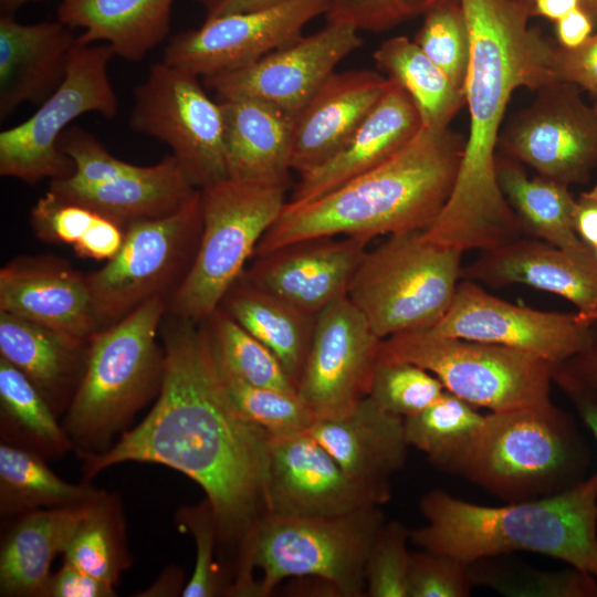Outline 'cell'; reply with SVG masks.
<instances>
[{"label": "cell", "instance_id": "obj_1", "mask_svg": "<svg viewBox=\"0 0 597 597\" xmlns=\"http://www.w3.org/2000/svg\"><path fill=\"white\" fill-rule=\"evenodd\" d=\"M179 320L165 333L164 375L155 406L106 451L78 453L82 470L85 480L128 461L177 470L205 491L219 541L239 546L265 513L269 433L229 401L205 328Z\"/></svg>", "mask_w": 597, "mask_h": 597}, {"label": "cell", "instance_id": "obj_2", "mask_svg": "<svg viewBox=\"0 0 597 597\" xmlns=\"http://www.w3.org/2000/svg\"><path fill=\"white\" fill-rule=\"evenodd\" d=\"M460 2L470 35L464 84L469 133L451 195L423 237L464 253L526 235L499 186L496 148L514 92H536L556 78L555 45L530 25L533 0Z\"/></svg>", "mask_w": 597, "mask_h": 597}, {"label": "cell", "instance_id": "obj_3", "mask_svg": "<svg viewBox=\"0 0 597 597\" xmlns=\"http://www.w3.org/2000/svg\"><path fill=\"white\" fill-rule=\"evenodd\" d=\"M465 139L449 127H422L391 157L305 203L286 201L254 255L327 235L362 238L426 230L448 201Z\"/></svg>", "mask_w": 597, "mask_h": 597}, {"label": "cell", "instance_id": "obj_4", "mask_svg": "<svg viewBox=\"0 0 597 597\" xmlns=\"http://www.w3.org/2000/svg\"><path fill=\"white\" fill-rule=\"evenodd\" d=\"M426 524L410 542L468 565L530 552L559 559L597 579V472L559 493L480 505L434 489L419 502Z\"/></svg>", "mask_w": 597, "mask_h": 597}, {"label": "cell", "instance_id": "obj_5", "mask_svg": "<svg viewBox=\"0 0 597 597\" xmlns=\"http://www.w3.org/2000/svg\"><path fill=\"white\" fill-rule=\"evenodd\" d=\"M589 463L573 417L552 400L484 415L480 427L436 467L505 502L549 496L577 484Z\"/></svg>", "mask_w": 597, "mask_h": 597}, {"label": "cell", "instance_id": "obj_6", "mask_svg": "<svg viewBox=\"0 0 597 597\" xmlns=\"http://www.w3.org/2000/svg\"><path fill=\"white\" fill-rule=\"evenodd\" d=\"M385 523L379 506L331 516L263 514L239 545L227 596L266 597L285 578L317 577L342 597L366 595L365 565Z\"/></svg>", "mask_w": 597, "mask_h": 597}, {"label": "cell", "instance_id": "obj_7", "mask_svg": "<svg viewBox=\"0 0 597 597\" xmlns=\"http://www.w3.org/2000/svg\"><path fill=\"white\" fill-rule=\"evenodd\" d=\"M154 296L88 341L83 377L62 426L77 453L106 451L156 392L165 355L156 337L167 310Z\"/></svg>", "mask_w": 597, "mask_h": 597}, {"label": "cell", "instance_id": "obj_8", "mask_svg": "<svg viewBox=\"0 0 597 597\" xmlns=\"http://www.w3.org/2000/svg\"><path fill=\"white\" fill-rule=\"evenodd\" d=\"M200 190L201 232L196 253L169 307L193 323L207 321L281 214L286 186L226 178Z\"/></svg>", "mask_w": 597, "mask_h": 597}, {"label": "cell", "instance_id": "obj_9", "mask_svg": "<svg viewBox=\"0 0 597 597\" xmlns=\"http://www.w3.org/2000/svg\"><path fill=\"white\" fill-rule=\"evenodd\" d=\"M462 255L428 241L423 230L388 235L366 251L346 296L381 339L430 329L453 301Z\"/></svg>", "mask_w": 597, "mask_h": 597}, {"label": "cell", "instance_id": "obj_10", "mask_svg": "<svg viewBox=\"0 0 597 597\" xmlns=\"http://www.w3.org/2000/svg\"><path fill=\"white\" fill-rule=\"evenodd\" d=\"M378 360L418 365L447 391L490 411L551 401L555 365L501 345L411 331L384 338Z\"/></svg>", "mask_w": 597, "mask_h": 597}, {"label": "cell", "instance_id": "obj_11", "mask_svg": "<svg viewBox=\"0 0 597 597\" xmlns=\"http://www.w3.org/2000/svg\"><path fill=\"white\" fill-rule=\"evenodd\" d=\"M115 55L107 43L76 41L57 90L28 119L0 133L1 176L34 185L73 174L74 165L60 150L59 138L83 114L116 116L118 101L107 72Z\"/></svg>", "mask_w": 597, "mask_h": 597}, {"label": "cell", "instance_id": "obj_12", "mask_svg": "<svg viewBox=\"0 0 597 597\" xmlns=\"http://www.w3.org/2000/svg\"><path fill=\"white\" fill-rule=\"evenodd\" d=\"M201 224L196 189L175 211L126 226L119 251L86 275L97 326L112 325L145 301L164 295L187 263Z\"/></svg>", "mask_w": 597, "mask_h": 597}, {"label": "cell", "instance_id": "obj_13", "mask_svg": "<svg viewBox=\"0 0 597 597\" xmlns=\"http://www.w3.org/2000/svg\"><path fill=\"white\" fill-rule=\"evenodd\" d=\"M199 77L158 62L134 90L130 128L168 145L196 189L228 176L223 118Z\"/></svg>", "mask_w": 597, "mask_h": 597}, {"label": "cell", "instance_id": "obj_14", "mask_svg": "<svg viewBox=\"0 0 597 597\" xmlns=\"http://www.w3.org/2000/svg\"><path fill=\"white\" fill-rule=\"evenodd\" d=\"M73 161L72 177L51 180L49 191L123 228L175 211L196 190L172 154L155 165L137 166L113 156L97 138H90L76 147Z\"/></svg>", "mask_w": 597, "mask_h": 597}, {"label": "cell", "instance_id": "obj_15", "mask_svg": "<svg viewBox=\"0 0 597 597\" xmlns=\"http://www.w3.org/2000/svg\"><path fill=\"white\" fill-rule=\"evenodd\" d=\"M502 129L504 154L538 176L569 186L586 182L597 167V112L579 87L554 80Z\"/></svg>", "mask_w": 597, "mask_h": 597}, {"label": "cell", "instance_id": "obj_16", "mask_svg": "<svg viewBox=\"0 0 597 597\" xmlns=\"http://www.w3.org/2000/svg\"><path fill=\"white\" fill-rule=\"evenodd\" d=\"M596 325L577 312H545L512 304L464 279L444 316L427 331L510 347L557 366L597 341Z\"/></svg>", "mask_w": 597, "mask_h": 597}, {"label": "cell", "instance_id": "obj_17", "mask_svg": "<svg viewBox=\"0 0 597 597\" xmlns=\"http://www.w3.org/2000/svg\"><path fill=\"white\" fill-rule=\"evenodd\" d=\"M381 341L347 296L316 315L296 384L315 418L343 416L368 396Z\"/></svg>", "mask_w": 597, "mask_h": 597}, {"label": "cell", "instance_id": "obj_18", "mask_svg": "<svg viewBox=\"0 0 597 597\" xmlns=\"http://www.w3.org/2000/svg\"><path fill=\"white\" fill-rule=\"evenodd\" d=\"M332 0H287L269 9L205 20L174 35L163 62L198 77L232 72L254 63L302 35Z\"/></svg>", "mask_w": 597, "mask_h": 597}, {"label": "cell", "instance_id": "obj_19", "mask_svg": "<svg viewBox=\"0 0 597 597\" xmlns=\"http://www.w3.org/2000/svg\"><path fill=\"white\" fill-rule=\"evenodd\" d=\"M362 44L354 27L327 22L252 64L202 81L218 100L255 98L295 118L336 65Z\"/></svg>", "mask_w": 597, "mask_h": 597}, {"label": "cell", "instance_id": "obj_20", "mask_svg": "<svg viewBox=\"0 0 597 597\" xmlns=\"http://www.w3.org/2000/svg\"><path fill=\"white\" fill-rule=\"evenodd\" d=\"M386 502L353 481L307 430L269 434L265 513L331 516Z\"/></svg>", "mask_w": 597, "mask_h": 597}, {"label": "cell", "instance_id": "obj_21", "mask_svg": "<svg viewBox=\"0 0 597 597\" xmlns=\"http://www.w3.org/2000/svg\"><path fill=\"white\" fill-rule=\"evenodd\" d=\"M368 243L362 238L344 235L296 241L255 256L242 275L251 284L316 316L347 295Z\"/></svg>", "mask_w": 597, "mask_h": 597}, {"label": "cell", "instance_id": "obj_22", "mask_svg": "<svg viewBox=\"0 0 597 597\" xmlns=\"http://www.w3.org/2000/svg\"><path fill=\"white\" fill-rule=\"evenodd\" d=\"M462 277L491 287L522 284L570 302L584 320L597 324V260L533 237H521L483 251Z\"/></svg>", "mask_w": 597, "mask_h": 597}, {"label": "cell", "instance_id": "obj_23", "mask_svg": "<svg viewBox=\"0 0 597 597\" xmlns=\"http://www.w3.org/2000/svg\"><path fill=\"white\" fill-rule=\"evenodd\" d=\"M390 85L371 70L333 72L294 118L292 170L302 175L339 153Z\"/></svg>", "mask_w": 597, "mask_h": 597}, {"label": "cell", "instance_id": "obj_24", "mask_svg": "<svg viewBox=\"0 0 597 597\" xmlns=\"http://www.w3.org/2000/svg\"><path fill=\"white\" fill-rule=\"evenodd\" d=\"M307 431L353 481L389 500L390 479L405 464L409 447L404 418L367 396L343 416L316 418Z\"/></svg>", "mask_w": 597, "mask_h": 597}, {"label": "cell", "instance_id": "obj_25", "mask_svg": "<svg viewBox=\"0 0 597 597\" xmlns=\"http://www.w3.org/2000/svg\"><path fill=\"white\" fill-rule=\"evenodd\" d=\"M76 38L57 19L24 24L0 17L1 121L24 103L41 105L57 90Z\"/></svg>", "mask_w": 597, "mask_h": 597}, {"label": "cell", "instance_id": "obj_26", "mask_svg": "<svg viewBox=\"0 0 597 597\" xmlns=\"http://www.w3.org/2000/svg\"><path fill=\"white\" fill-rule=\"evenodd\" d=\"M422 127L412 98L391 81L350 142L324 164L300 175L289 202L305 203L333 191L391 157Z\"/></svg>", "mask_w": 597, "mask_h": 597}, {"label": "cell", "instance_id": "obj_27", "mask_svg": "<svg viewBox=\"0 0 597 597\" xmlns=\"http://www.w3.org/2000/svg\"><path fill=\"white\" fill-rule=\"evenodd\" d=\"M0 311L84 341L98 331L86 275L55 263L2 268Z\"/></svg>", "mask_w": 597, "mask_h": 597}, {"label": "cell", "instance_id": "obj_28", "mask_svg": "<svg viewBox=\"0 0 597 597\" xmlns=\"http://www.w3.org/2000/svg\"><path fill=\"white\" fill-rule=\"evenodd\" d=\"M218 102L229 178L287 187L294 118L255 98Z\"/></svg>", "mask_w": 597, "mask_h": 597}, {"label": "cell", "instance_id": "obj_29", "mask_svg": "<svg viewBox=\"0 0 597 597\" xmlns=\"http://www.w3.org/2000/svg\"><path fill=\"white\" fill-rule=\"evenodd\" d=\"M88 341L0 311V356L23 373L56 416L83 377Z\"/></svg>", "mask_w": 597, "mask_h": 597}, {"label": "cell", "instance_id": "obj_30", "mask_svg": "<svg viewBox=\"0 0 597 597\" xmlns=\"http://www.w3.org/2000/svg\"><path fill=\"white\" fill-rule=\"evenodd\" d=\"M91 503L36 510L14 519L1 541V596L43 597L52 562L64 554Z\"/></svg>", "mask_w": 597, "mask_h": 597}, {"label": "cell", "instance_id": "obj_31", "mask_svg": "<svg viewBox=\"0 0 597 597\" xmlns=\"http://www.w3.org/2000/svg\"><path fill=\"white\" fill-rule=\"evenodd\" d=\"M176 0H64L56 19L82 29V44L103 42L124 60L137 62L158 46L170 29Z\"/></svg>", "mask_w": 597, "mask_h": 597}, {"label": "cell", "instance_id": "obj_32", "mask_svg": "<svg viewBox=\"0 0 597 597\" xmlns=\"http://www.w3.org/2000/svg\"><path fill=\"white\" fill-rule=\"evenodd\" d=\"M219 307L276 356L296 387L316 316L251 284L243 275L228 291Z\"/></svg>", "mask_w": 597, "mask_h": 597}, {"label": "cell", "instance_id": "obj_33", "mask_svg": "<svg viewBox=\"0 0 597 597\" xmlns=\"http://www.w3.org/2000/svg\"><path fill=\"white\" fill-rule=\"evenodd\" d=\"M495 168L501 191L526 235L575 253L593 251L573 228L575 199L568 186L542 176L530 178L521 163L501 153Z\"/></svg>", "mask_w": 597, "mask_h": 597}, {"label": "cell", "instance_id": "obj_34", "mask_svg": "<svg viewBox=\"0 0 597 597\" xmlns=\"http://www.w3.org/2000/svg\"><path fill=\"white\" fill-rule=\"evenodd\" d=\"M373 60L381 74L410 95L425 128H448L465 105L464 91L407 36L397 35L384 41L373 53Z\"/></svg>", "mask_w": 597, "mask_h": 597}, {"label": "cell", "instance_id": "obj_35", "mask_svg": "<svg viewBox=\"0 0 597 597\" xmlns=\"http://www.w3.org/2000/svg\"><path fill=\"white\" fill-rule=\"evenodd\" d=\"M44 459L34 451L1 442V516L15 519L42 509L84 505L104 492L91 485L62 480Z\"/></svg>", "mask_w": 597, "mask_h": 597}, {"label": "cell", "instance_id": "obj_36", "mask_svg": "<svg viewBox=\"0 0 597 597\" xmlns=\"http://www.w3.org/2000/svg\"><path fill=\"white\" fill-rule=\"evenodd\" d=\"M56 417L28 377L0 356L1 442L44 458L62 457L74 447Z\"/></svg>", "mask_w": 597, "mask_h": 597}, {"label": "cell", "instance_id": "obj_37", "mask_svg": "<svg viewBox=\"0 0 597 597\" xmlns=\"http://www.w3.org/2000/svg\"><path fill=\"white\" fill-rule=\"evenodd\" d=\"M64 562L113 586L130 565L125 523L117 496L94 500L64 552Z\"/></svg>", "mask_w": 597, "mask_h": 597}, {"label": "cell", "instance_id": "obj_38", "mask_svg": "<svg viewBox=\"0 0 597 597\" xmlns=\"http://www.w3.org/2000/svg\"><path fill=\"white\" fill-rule=\"evenodd\" d=\"M203 327L217 369L251 385L296 391L276 356L219 307Z\"/></svg>", "mask_w": 597, "mask_h": 597}, {"label": "cell", "instance_id": "obj_39", "mask_svg": "<svg viewBox=\"0 0 597 597\" xmlns=\"http://www.w3.org/2000/svg\"><path fill=\"white\" fill-rule=\"evenodd\" d=\"M470 575L473 585L510 597H597V579L573 567L542 570L494 556L472 563Z\"/></svg>", "mask_w": 597, "mask_h": 597}, {"label": "cell", "instance_id": "obj_40", "mask_svg": "<svg viewBox=\"0 0 597 597\" xmlns=\"http://www.w3.org/2000/svg\"><path fill=\"white\" fill-rule=\"evenodd\" d=\"M475 408L446 390L433 404L404 419L408 446L423 452L436 467L480 427L484 415Z\"/></svg>", "mask_w": 597, "mask_h": 597}, {"label": "cell", "instance_id": "obj_41", "mask_svg": "<svg viewBox=\"0 0 597 597\" xmlns=\"http://www.w3.org/2000/svg\"><path fill=\"white\" fill-rule=\"evenodd\" d=\"M218 373L238 413L269 434L305 431L316 419L296 391L255 386Z\"/></svg>", "mask_w": 597, "mask_h": 597}, {"label": "cell", "instance_id": "obj_42", "mask_svg": "<svg viewBox=\"0 0 597 597\" xmlns=\"http://www.w3.org/2000/svg\"><path fill=\"white\" fill-rule=\"evenodd\" d=\"M413 41L459 88L470 61V35L460 0H447L429 10Z\"/></svg>", "mask_w": 597, "mask_h": 597}, {"label": "cell", "instance_id": "obj_43", "mask_svg": "<svg viewBox=\"0 0 597 597\" xmlns=\"http://www.w3.org/2000/svg\"><path fill=\"white\" fill-rule=\"evenodd\" d=\"M444 391L441 381L418 365L378 360L368 396L383 409L405 419L433 404Z\"/></svg>", "mask_w": 597, "mask_h": 597}, {"label": "cell", "instance_id": "obj_44", "mask_svg": "<svg viewBox=\"0 0 597 597\" xmlns=\"http://www.w3.org/2000/svg\"><path fill=\"white\" fill-rule=\"evenodd\" d=\"M410 530L397 521L384 523L365 565L366 596L407 597Z\"/></svg>", "mask_w": 597, "mask_h": 597}, {"label": "cell", "instance_id": "obj_45", "mask_svg": "<svg viewBox=\"0 0 597 597\" xmlns=\"http://www.w3.org/2000/svg\"><path fill=\"white\" fill-rule=\"evenodd\" d=\"M178 521L189 531L196 544V563L192 575L186 584L184 597H214L227 594V585L221 580L218 566L213 562L216 544L219 540L213 510L206 499L196 506H186L178 512Z\"/></svg>", "mask_w": 597, "mask_h": 597}, {"label": "cell", "instance_id": "obj_46", "mask_svg": "<svg viewBox=\"0 0 597 597\" xmlns=\"http://www.w3.org/2000/svg\"><path fill=\"white\" fill-rule=\"evenodd\" d=\"M447 0H332L326 21L346 23L358 31L380 33L417 17Z\"/></svg>", "mask_w": 597, "mask_h": 597}, {"label": "cell", "instance_id": "obj_47", "mask_svg": "<svg viewBox=\"0 0 597 597\" xmlns=\"http://www.w3.org/2000/svg\"><path fill=\"white\" fill-rule=\"evenodd\" d=\"M469 567L426 549L410 553L407 597H467L474 586Z\"/></svg>", "mask_w": 597, "mask_h": 597}, {"label": "cell", "instance_id": "obj_48", "mask_svg": "<svg viewBox=\"0 0 597 597\" xmlns=\"http://www.w3.org/2000/svg\"><path fill=\"white\" fill-rule=\"evenodd\" d=\"M96 212L56 198L48 191L31 210V224L48 241L74 245L90 228Z\"/></svg>", "mask_w": 597, "mask_h": 597}, {"label": "cell", "instance_id": "obj_49", "mask_svg": "<svg viewBox=\"0 0 597 597\" xmlns=\"http://www.w3.org/2000/svg\"><path fill=\"white\" fill-rule=\"evenodd\" d=\"M553 73L556 80L582 87L597 100V32L577 48L555 46Z\"/></svg>", "mask_w": 597, "mask_h": 597}, {"label": "cell", "instance_id": "obj_50", "mask_svg": "<svg viewBox=\"0 0 597 597\" xmlns=\"http://www.w3.org/2000/svg\"><path fill=\"white\" fill-rule=\"evenodd\" d=\"M114 586L94 577L76 566L63 563V566L51 575L43 597H114Z\"/></svg>", "mask_w": 597, "mask_h": 597}, {"label": "cell", "instance_id": "obj_51", "mask_svg": "<svg viewBox=\"0 0 597 597\" xmlns=\"http://www.w3.org/2000/svg\"><path fill=\"white\" fill-rule=\"evenodd\" d=\"M125 228L96 212L85 234L73 245L74 251L94 260H109L121 249Z\"/></svg>", "mask_w": 597, "mask_h": 597}, {"label": "cell", "instance_id": "obj_52", "mask_svg": "<svg viewBox=\"0 0 597 597\" xmlns=\"http://www.w3.org/2000/svg\"><path fill=\"white\" fill-rule=\"evenodd\" d=\"M555 381L573 404L579 418L593 433L597 443V394L580 385L556 367L553 373Z\"/></svg>", "mask_w": 597, "mask_h": 597}, {"label": "cell", "instance_id": "obj_53", "mask_svg": "<svg viewBox=\"0 0 597 597\" xmlns=\"http://www.w3.org/2000/svg\"><path fill=\"white\" fill-rule=\"evenodd\" d=\"M573 228L587 247L594 249L597 245V185L575 199Z\"/></svg>", "mask_w": 597, "mask_h": 597}, {"label": "cell", "instance_id": "obj_54", "mask_svg": "<svg viewBox=\"0 0 597 597\" xmlns=\"http://www.w3.org/2000/svg\"><path fill=\"white\" fill-rule=\"evenodd\" d=\"M594 28L588 14L577 7L556 21L558 45L566 49L577 48L593 34Z\"/></svg>", "mask_w": 597, "mask_h": 597}, {"label": "cell", "instance_id": "obj_55", "mask_svg": "<svg viewBox=\"0 0 597 597\" xmlns=\"http://www.w3.org/2000/svg\"><path fill=\"white\" fill-rule=\"evenodd\" d=\"M555 367L597 394V341Z\"/></svg>", "mask_w": 597, "mask_h": 597}, {"label": "cell", "instance_id": "obj_56", "mask_svg": "<svg viewBox=\"0 0 597 597\" xmlns=\"http://www.w3.org/2000/svg\"><path fill=\"white\" fill-rule=\"evenodd\" d=\"M287 0H200L205 8V20L255 12L272 8Z\"/></svg>", "mask_w": 597, "mask_h": 597}, {"label": "cell", "instance_id": "obj_57", "mask_svg": "<svg viewBox=\"0 0 597 597\" xmlns=\"http://www.w3.org/2000/svg\"><path fill=\"white\" fill-rule=\"evenodd\" d=\"M579 0H533L534 14L557 21L577 8Z\"/></svg>", "mask_w": 597, "mask_h": 597}, {"label": "cell", "instance_id": "obj_58", "mask_svg": "<svg viewBox=\"0 0 597 597\" xmlns=\"http://www.w3.org/2000/svg\"><path fill=\"white\" fill-rule=\"evenodd\" d=\"M33 1L39 0H0L1 15H14L22 6Z\"/></svg>", "mask_w": 597, "mask_h": 597}, {"label": "cell", "instance_id": "obj_59", "mask_svg": "<svg viewBox=\"0 0 597 597\" xmlns=\"http://www.w3.org/2000/svg\"><path fill=\"white\" fill-rule=\"evenodd\" d=\"M578 7L583 9L590 20L594 27H597V0H579Z\"/></svg>", "mask_w": 597, "mask_h": 597}, {"label": "cell", "instance_id": "obj_60", "mask_svg": "<svg viewBox=\"0 0 597 597\" xmlns=\"http://www.w3.org/2000/svg\"><path fill=\"white\" fill-rule=\"evenodd\" d=\"M593 252H594V255H595V258L597 260V245L593 249Z\"/></svg>", "mask_w": 597, "mask_h": 597}, {"label": "cell", "instance_id": "obj_61", "mask_svg": "<svg viewBox=\"0 0 597 597\" xmlns=\"http://www.w3.org/2000/svg\"><path fill=\"white\" fill-rule=\"evenodd\" d=\"M594 107H595V109H596V112H597V103L595 104V106H594Z\"/></svg>", "mask_w": 597, "mask_h": 597}, {"label": "cell", "instance_id": "obj_62", "mask_svg": "<svg viewBox=\"0 0 597 597\" xmlns=\"http://www.w3.org/2000/svg\"><path fill=\"white\" fill-rule=\"evenodd\" d=\"M198 1H200V0H198Z\"/></svg>", "mask_w": 597, "mask_h": 597}]
</instances>
